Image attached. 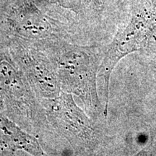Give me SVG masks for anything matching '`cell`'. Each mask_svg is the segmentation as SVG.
<instances>
[{
	"label": "cell",
	"instance_id": "277c9868",
	"mask_svg": "<svg viewBox=\"0 0 156 156\" xmlns=\"http://www.w3.org/2000/svg\"><path fill=\"white\" fill-rule=\"evenodd\" d=\"M152 7L139 6L132 11L103 51L98 77L103 82L104 114L108 115L109 84L111 75L116 64L123 58L134 52L147 51L151 32Z\"/></svg>",
	"mask_w": 156,
	"mask_h": 156
},
{
	"label": "cell",
	"instance_id": "5b68a950",
	"mask_svg": "<svg viewBox=\"0 0 156 156\" xmlns=\"http://www.w3.org/2000/svg\"><path fill=\"white\" fill-rule=\"evenodd\" d=\"M47 122L58 134L73 144L95 145L100 136L93 119L76 104L73 95L62 91L58 97L41 101Z\"/></svg>",
	"mask_w": 156,
	"mask_h": 156
},
{
	"label": "cell",
	"instance_id": "8992f818",
	"mask_svg": "<svg viewBox=\"0 0 156 156\" xmlns=\"http://www.w3.org/2000/svg\"><path fill=\"white\" fill-rule=\"evenodd\" d=\"M7 41L15 61L39 100L53 99L61 94L63 90L56 70L46 52L36 44L17 39Z\"/></svg>",
	"mask_w": 156,
	"mask_h": 156
},
{
	"label": "cell",
	"instance_id": "9c48e42d",
	"mask_svg": "<svg viewBox=\"0 0 156 156\" xmlns=\"http://www.w3.org/2000/svg\"><path fill=\"white\" fill-rule=\"evenodd\" d=\"M134 156H152V155L150 153V152L145 151V150H143V151H140L139 153L136 154Z\"/></svg>",
	"mask_w": 156,
	"mask_h": 156
},
{
	"label": "cell",
	"instance_id": "3957f363",
	"mask_svg": "<svg viewBox=\"0 0 156 156\" xmlns=\"http://www.w3.org/2000/svg\"><path fill=\"white\" fill-rule=\"evenodd\" d=\"M0 34L7 39L33 44L73 41L68 25L54 16L38 0H4L0 3Z\"/></svg>",
	"mask_w": 156,
	"mask_h": 156
},
{
	"label": "cell",
	"instance_id": "30bf717a",
	"mask_svg": "<svg viewBox=\"0 0 156 156\" xmlns=\"http://www.w3.org/2000/svg\"><path fill=\"white\" fill-rule=\"evenodd\" d=\"M2 1H4V0H0V3H1Z\"/></svg>",
	"mask_w": 156,
	"mask_h": 156
},
{
	"label": "cell",
	"instance_id": "7a4b0ae2",
	"mask_svg": "<svg viewBox=\"0 0 156 156\" xmlns=\"http://www.w3.org/2000/svg\"><path fill=\"white\" fill-rule=\"evenodd\" d=\"M0 108L24 130L38 131L47 124L45 109L0 34Z\"/></svg>",
	"mask_w": 156,
	"mask_h": 156
},
{
	"label": "cell",
	"instance_id": "6da1fadb",
	"mask_svg": "<svg viewBox=\"0 0 156 156\" xmlns=\"http://www.w3.org/2000/svg\"><path fill=\"white\" fill-rule=\"evenodd\" d=\"M36 44L53 64L62 90L79 98L93 120L104 115V107L97 90L98 73L103 52L97 46H82L68 40Z\"/></svg>",
	"mask_w": 156,
	"mask_h": 156
},
{
	"label": "cell",
	"instance_id": "ba28073f",
	"mask_svg": "<svg viewBox=\"0 0 156 156\" xmlns=\"http://www.w3.org/2000/svg\"><path fill=\"white\" fill-rule=\"evenodd\" d=\"M19 151L34 156H44L37 138L0 113V155L16 156L15 153Z\"/></svg>",
	"mask_w": 156,
	"mask_h": 156
},
{
	"label": "cell",
	"instance_id": "52a82bcc",
	"mask_svg": "<svg viewBox=\"0 0 156 156\" xmlns=\"http://www.w3.org/2000/svg\"><path fill=\"white\" fill-rule=\"evenodd\" d=\"M76 35L110 12L117 0H38Z\"/></svg>",
	"mask_w": 156,
	"mask_h": 156
}]
</instances>
